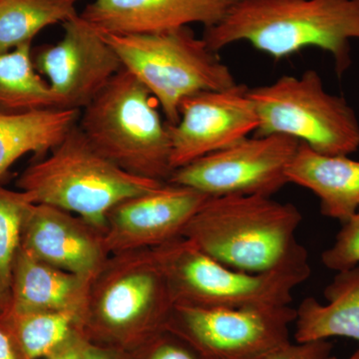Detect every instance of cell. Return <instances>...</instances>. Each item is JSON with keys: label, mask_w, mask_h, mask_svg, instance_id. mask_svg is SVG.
<instances>
[{"label": "cell", "mask_w": 359, "mask_h": 359, "mask_svg": "<svg viewBox=\"0 0 359 359\" xmlns=\"http://www.w3.org/2000/svg\"><path fill=\"white\" fill-rule=\"evenodd\" d=\"M321 262L337 273L359 264V210L342 223L334 244L321 255Z\"/></svg>", "instance_id": "cell-24"}, {"label": "cell", "mask_w": 359, "mask_h": 359, "mask_svg": "<svg viewBox=\"0 0 359 359\" xmlns=\"http://www.w3.org/2000/svg\"><path fill=\"white\" fill-rule=\"evenodd\" d=\"M80 0H0V53L32 42L47 26L76 15Z\"/></svg>", "instance_id": "cell-22"}, {"label": "cell", "mask_w": 359, "mask_h": 359, "mask_svg": "<svg viewBox=\"0 0 359 359\" xmlns=\"http://www.w3.org/2000/svg\"><path fill=\"white\" fill-rule=\"evenodd\" d=\"M174 306L152 249L113 254L92 280L79 330L93 344L128 353L166 330Z\"/></svg>", "instance_id": "cell-3"}, {"label": "cell", "mask_w": 359, "mask_h": 359, "mask_svg": "<svg viewBox=\"0 0 359 359\" xmlns=\"http://www.w3.org/2000/svg\"><path fill=\"white\" fill-rule=\"evenodd\" d=\"M32 201L22 191L0 186V313L11 299L14 262L21 245V230Z\"/></svg>", "instance_id": "cell-23"}, {"label": "cell", "mask_w": 359, "mask_h": 359, "mask_svg": "<svg viewBox=\"0 0 359 359\" xmlns=\"http://www.w3.org/2000/svg\"><path fill=\"white\" fill-rule=\"evenodd\" d=\"M63 28L60 41L37 54L35 67L48 79L56 109L82 111L124 66L80 14L65 21Z\"/></svg>", "instance_id": "cell-11"}, {"label": "cell", "mask_w": 359, "mask_h": 359, "mask_svg": "<svg viewBox=\"0 0 359 359\" xmlns=\"http://www.w3.org/2000/svg\"><path fill=\"white\" fill-rule=\"evenodd\" d=\"M150 91L125 69L80 113L78 127L94 148L124 171L167 183L171 136Z\"/></svg>", "instance_id": "cell-5"}, {"label": "cell", "mask_w": 359, "mask_h": 359, "mask_svg": "<svg viewBox=\"0 0 359 359\" xmlns=\"http://www.w3.org/2000/svg\"><path fill=\"white\" fill-rule=\"evenodd\" d=\"M175 306L266 308L290 306L311 271L249 273L219 263L184 237L152 249Z\"/></svg>", "instance_id": "cell-8"}, {"label": "cell", "mask_w": 359, "mask_h": 359, "mask_svg": "<svg viewBox=\"0 0 359 359\" xmlns=\"http://www.w3.org/2000/svg\"><path fill=\"white\" fill-rule=\"evenodd\" d=\"M0 359H18L11 340L0 328Z\"/></svg>", "instance_id": "cell-29"}, {"label": "cell", "mask_w": 359, "mask_h": 359, "mask_svg": "<svg viewBox=\"0 0 359 359\" xmlns=\"http://www.w3.org/2000/svg\"><path fill=\"white\" fill-rule=\"evenodd\" d=\"M81 359H128L127 353L118 349L99 346L86 339L82 348Z\"/></svg>", "instance_id": "cell-28"}, {"label": "cell", "mask_w": 359, "mask_h": 359, "mask_svg": "<svg viewBox=\"0 0 359 359\" xmlns=\"http://www.w3.org/2000/svg\"><path fill=\"white\" fill-rule=\"evenodd\" d=\"M32 43L0 53V111L28 112L55 108L48 83L35 70Z\"/></svg>", "instance_id": "cell-21"}, {"label": "cell", "mask_w": 359, "mask_h": 359, "mask_svg": "<svg viewBox=\"0 0 359 359\" xmlns=\"http://www.w3.org/2000/svg\"><path fill=\"white\" fill-rule=\"evenodd\" d=\"M328 359H339V358H334V356L332 355ZM347 359H359V347L358 349H356L355 351H354V353L353 354V355H351V358H348Z\"/></svg>", "instance_id": "cell-30"}, {"label": "cell", "mask_w": 359, "mask_h": 359, "mask_svg": "<svg viewBox=\"0 0 359 359\" xmlns=\"http://www.w3.org/2000/svg\"><path fill=\"white\" fill-rule=\"evenodd\" d=\"M163 184L130 174L104 157L77 123L45 159L21 174L16 185L33 204L72 212L103 231L116 205Z\"/></svg>", "instance_id": "cell-4"}, {"label": "cell", "mask_w": 359, "mask_h": 359, "mask_svg": "<svg viewBox=\"0 0 359 359\" xmlns=\"http://www.w3.org/2000/svg\"><path fill=\"white\" fill-rule=\"evenodd\" d=\"M290 183L313 192L320 212L344 223L359 210V161L346 155H325L299 143L287 168Z\"/></svg>", "instance_id": "cell-17"}, {"label": "cell", "mask_w": 359, "mask_h": 359, "mask_svg": "<svg viewBox=\"0 0 359 359\" xmlns=\"http://www.w3.org/2000/svg\"><path fill=\"white\" fill-rule=\"evenodd\" d=\"M299 210L266 196L210 197L182 237L224 266L249 273L311 271L297 241Z\"/></svg>", "instance_id": "cell-1"}, {"label": "cell", "mask_w": 359, "mask_h": 359, "mask_svg": "<svg viewBox=\"0 0 359 359\" xmlns=\"http://www.w3.org/2000/svg\"><path fill=\"white\" fill-rule=\"evenodd\" d=\"M78 327L77 316L67 313L6 309L0 313V328L18 359L46 358Z\"/></svg>", "instance_id": "cell-20"}, {"label": "cell", "mask_w": 359, "mask_h": 359, "mask_svg": "<svg viewBox=\"0 0 359 359\" xmlns=\"http://www.w3.org/2000/svg\"><path fill=\"white\" fill-rule=\"evenodd\" d=\"M332 344L327 339L294 341L263 359H328L332 356Z\"/></svg>", "instance_id": "cell-26"}, {"label": "cell", "mask_w": 359, "mask_h": 359, "mask_svg": "<svg viewBox=\"0 0 359 359\" xmlns=\"http://www.w3.org/2000/svg\"><path fill=\"white\" fill-rule=\"evenodd\" d=\"M299 146L292 137L255 135L174 170L167 183L189 187L209 197H271L290 184L287 168Z\"/></svg>", "instance_id": "cell-10"}, {"label": "cell", "mask_w": 359, "mask_h": 359, "mask_svg": "<svg viewBox=\"0 0 359 359\" xmlns=\"http://www.w3.org/2000/svg\"><path fill=\"white\" fill-rule=\"evenodd\" d=\"M100 34L125 69L150 91L169 125L178 122L188 97L237 84L230 68L189 26L150 34Z\"/></svg>", "instance_id": "cell-6"}, {"label": "cell", "mask_w": 359, "mask_h": 359, "mask_svg": "<svg viewBox=\"0 0 359 359\" xmlns=\"http://www.w3.org/2000/svg\"><path fill=\"white\" fill-rule=\"evenodd\" d=\"M85 340L81 330L75 328L69 337L44 359H81Z\"/></svg>", "instance_id": "cell-27"}, {"label": "cell", "mask_w": 359, "mask_h": 359, "mask_svg": "<svg viewBox=\"0 0 359 359\" xmlns=\"http://www.w3.org/2000/svg\"><path fill=\"white\" fill-rule=\"evenodd\" d=\"M203 39L216 53L247 42L275 59L320 49L341 77L351 65V40L359 39V0H238Z\"/></svg>", "instance_id": "cell-2"}, {"label": "cell", "mask_w": 359, "mask_h": 359, "mask_svg": "<svg viewBox=\"0 0 359 359\" xmlns=\"http://www.w3.org/2000/svg\"><path fill=\"white\" fill-rule=\"evenodd\" d=\"M135 351L138 359H203L192 347L168 330L156 334Z\"/></svg>", "instance_id": "cell-25"}, {"label": "cell", "mask_w": 359, "mask_h": 359, "mask_svg": "<svg viewBox=\"0 0 359 359\" xmlns=\"http://www.w3.org/2000/svg\"><path fill=\"white\" fill-rule=\"evenodd\" d=\"M297 309L175 306L166 330L203 359H263L292 344Z\"/></svg>", "instance_id": "cell-9"}, {"label": "cell", "mask_w": 359, "mask_h": 359, "mask_svg": "<svg viewBox=\"0 0 359 359\" xmlns=\"http://www.w3.org/2000/svg\"><path fill=\"white\" fill-rule=\"evenodd\" d=\"M325 302L306 297L297 309L294 341L348 337L359 341V264L339 271L325 287Z\"/></svg>", "instance_id": "cell-18"}, {"label": "cell", "mask_w": 359, "mask_h": 359, "mask_svg": "<svg viewBox=\"0 0 359 359\" xmlns=\"http://www.w3.org/2000/svg\"><path fill=\"white\" fill-rule=\"evenodd\" d=\"M80 113L56 108L0 111V176L22 156L50 152L77 125Z\"/></svg>", "instance_id": "cell-19"}, {"label": "cell", "mask_w": 359, "mask_h": 359, "mask_svg": "<svg viewBox=\"0 0 359 359\" xmlns=\"http://www.w3.org/2000/svg\"><path fill=\"white\" fill-rule=\"evenodd\" d=\"M238 0H94L80 16L100 33L150 34L218 25Z\"/></svg>", "instance_id": "cell-15"}, {"label": "cell", "mask_w": 359, "mask_h": 359, "mask_svg": "<svg viewBox=\"0 0 359 359\" xmlns=\"http://www.w3.org/2000/svg\"><path fill=\"white\" fill-rule=\"evenodd\" d=\"M209 198L189 187L164 183L122 201L106 217V249L109 255L154 249L182 237L187 224Z\"/></svg>", "instance_id": "cell-13"}, {"label": "cell", "mask_w": 359, "mask_h": 359, "mask_svg": "<svg viewBox=\"0 0 359 359\" xmlns=\"http://www.w3.org/2000/svg\"><path fill=\"white\" fill-rule=\"evenodd\" d=\"M249 90L237 83L183 101L178 122L169 125L173 170L256 134L259 118Z\"/></svg>", "instance_id": "cell-12"}, {"label": "cell", "mask_w": 359, "mask_h": 359, "mask_svg": "<svg viewBox=\"0 0 359 359\" xmlns=\"http://www.w3.org/2000/svg\"><path fill=\"white\" fill-rule=\"evenodd\" d=\"M92 280L43 263L20 247L6 309L74 314L80 325Z\"/></svg>", "instance_id": "cell-16"}, {"label": "cell", "mask_w": 359, "mask_h": 359, "mask_svg": "<svg viewBox=\"0 0 359 359\" xmlns=\"http://www.w3.org/2000/svg\"><path fill=\"white\" fill-rule=\"evenodd\" d=\"M20 247L43 263L87 278H93L110 256L102 230L72 212L33 203L23 221Z\"/></svg>", "instance_id": "cell-14"}, {"label": "cell", "mask_w": 359, "mask_h": 359, "mask_svg": "<svg viewBox=\"0 0 359 359\" xmlns=\"http://www.w3.org/2000/svg\"><path fill=\"white\" fill-rule=\"evenodd\" d=\"M257 136L283 135L325 155L349 156L359 149V121L348 102L330 93L316 70L285 75L250 88Z\"/></svg>", "instance_id": "cell-7"}]
</instances>
